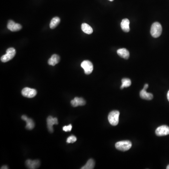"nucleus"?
I'll list each match as a JSON object with an SVG mask.
<instances>
[{"label": "nucleus", "mask_w": 169, "mask_h": 169, "mask_svg": "<svg viewBox=\"0 0 169 169\" xmlns=\"http://www.w3.org/2000/svg\"><path fill=\"white\" fill-rule=\"evenodd\" d=\"M86 103V101L83 98L75 97L71 102V104L73 107L84 106Z\"/></svg>", "instance_id": "ddd939ff"}, {"label": "nucleus", "mask_w": 169, "mask_h": 169, "mask_svg": "<svg viewBox=\"0 0 169 169\" xmlns=\"http://www.w3.org/2000/svg\"><path fill=\"white\" fill-rule=\"evenodd\" d=\"M1 169H8V167H7V166L6 165H4V166H2V167H1Z\"/></svg>", "instance_id": "5701e85b"}, {"label": "nucleus", "mask_w": 169, "mask_h": 169, "mask_svg": "<svg viewBox=\"0 0 169 169\" xmlns=\"http://www.w3.org/2000/svg\"><path fill=\"white\" fill-rule=\"evenodd\" d=\"M21 93L22 95L24 97L32 98L36 96L37 95V91L33 88L25 87L22 90Z\"/></svg>", "instance_id": "423d86ee"}, {"label": "nucleus", "mask_w": 169, "mask_h": 169, "mask_svg": "<svg viewBox=\"0 0 169 169\" xmlns=\"http://www.w3.org/2000/svg\"><path fill=\"white\" fill-rule=\"evenodd\" d=\"M109 1H113L114 0H109Z\"/></svg>", "instance_id": "a878e982"}, {"label": "nucleus", "mask_w": 169, "mask_h": 169, "mask_svg": "<svg viewBox=\"0 0 169 169\" xmlns=\"http://www.w3.org/2000/svg\"><path fill=\"white\" fill-rule=\"evenodd\" d=\"M117 53L118 56H120L122 58L125 59H128L130 56L129 52L126 49H119L117 50Z\"/></svg>", "instance_id": "2eb2a0df"}, {"label": "nucleus", "mask_w": 169, "mask_h": 169, "mask_svg": "<svg viewBox=\"0 0 169 169\" xmlns=\"http://www.w3.org/2000/svg\"><path fill=\"white\" fill-rule=\"evenodd\" d=\"M60 22V19L59 17H57V16L54 17L50 22V25H49L50 28L51 29H54L56 28V27L59 24Z\"/></svg>", "instance_id": "6ab92c4d"}, {"label": "nucleus", "mask_w": 169, "mask_h": 169, "mask_svg": "<svg viewBox=\"0 0 169 169\" xmlns=\"http://www.w3.org/2000/svg\"><path fill=\"white\" fill-rule=\"evenodd\" d=\"M131 85V81L130 79L124 78L122 79V85L120 88L123 89L124 87H128Z\"/></svg>", "instance_id": "aec40b11"}, {"label": "nucleus", "mask_w": 169, "mask_h": 169, "mask_svg": "<svg viewBox=\"0 0 169 169\" xmlns=\"http://www.w3.org/2000/svg\"><path fill=\"white\" fill-rule=\"evenodd\" d=\"M119 115L120 112L117 110H113L109 113L108 120L110 125L113 126H116L118 125Z\"/></svg>", "instance_id": "7ed1b4c3"}, {"label": "nucleus", "mask_w": 169, "mask_h": 169, "mask_svg": "<svg viewBox=\"0 0 169 169\" xmlns=\"http://www.w3.org/2000/svg\"><path fill=\"white\" fill-rule=\"evenodd\" d=\"M81 29L84 33L90 34L93 32V28L87 23H83L81 25Z\"/></svg>", "instance_id": "f3484780"}, {"label": "nucleus", "mask_w": 169, "mask_h": 169, "mask_svg": "<svg viewBox=\"0 0 169 169\" xmlns=\"http://www.w3.org/2000/svg\"><path fill=\"white\" fill-rule=\"evenodd\" d=\"M167 99H168V100L169 102V90L168 91V93H167Z\"/></svg>", "instance_id": "b1692460"}, {"label": "nucleus", "mask_w": 169, "mask_h": 169, "mask_svg": "<svg viewBox=\"0 0 169 169\" xmlns=\"http://www.w3.org/2000/svg\"><path fill=\"white\" fill-rule=\"evenodd\" d=\"M16 53V51L15 49L13 48H9L6 51V53L1 57V60L4 63L9 61L14 58Z\"/></svg>", "instance_id": "20e7f679"}, {"label": "nucleus", "mask_w": 169, "mask_h": 169, "mask_svg": "<svg viewBox=\"0 0 169 169\" xmlns=\"http://www.w3.org/2000/svg\"><path fill=\"white\" fill-rule=\"evenodd\" d=\"M166 169H169V165H168V166H167V168H166Z\"/></svg>", "instance_id": "393cba45"}, {"label": "nucleus", "mask_w": 169, "mask_h": 169, "mask_svg": "<svg viewBox=\"0 0 169 169\" xmlns=\"http://www.w3.org/2000/svg\"><path fill=\"white\" fill-rule=\"evenodd\" d=\"M95 165V162L93 159H90L88 160L87 163L83 166L82 169H93Z\"/></svg>", "instance_id": "a211bd4d"}, {"label": "nucleus", "mask_w": 169, "mask_h": 169, "mask_svg": "<svg viewBox=\"0 0 169 169\" xmlns=\"http://www.w3.org/2000/svg\"><path fill=\"white\" fill-rule=\"evenodd\" d=\"M77 139L76 137L74 135H71L67 138L66 142L68 143H73L77 141Z\"/></svg>", "instance_id": "412c9836"}, {"label": "nucleus", "mask_w": 169, "mask_h": 169, "mask_svg": "<svg viewBox=\"0 0 169 169\" xmlns=\"http://www.w3.org/2000/svg\"><path fill=\"white\" fill-rule=\"evenodd\" d=\"M7 28L11 32L19 31L22 29V26L19 24L16 23L11 20H9L7 24Z\"/></svg>", "instance_id": "9d476101"}, {"label": "nucleus", "mask_w": 169, "mask_h": 169, "mask_svg": "<svg viewBox=\"0 0 169 169\" xmlns=\"http://www.w3.org/2000/svg\"><path fill=\"white\" fill-rule=\"evenodd\" d=\"M130 21L128 19H125L122 20L121 23V28L125 32L127 33L130 31Z\"/></svg>", "instance_id": "dca6fc26"}, {"label": "nucleus", "mask_w": 169, "mask_h": 169, "mask_svg": "<svg viewBox=\"0 0 169 169\" xmlns=\"http://www.w3.org/2000/svg\"><path fill=\"white\" fill-rule=\"evenodd\" d=\"M162 32V27L158 22H155L152 24L151 27L150 33L152 37L158 38Z\"/></svg>", "instance_id": "f257e3e1"}, {"label": "nucleus", "mask_w": 169, "mask_h": 169, "mask_svg": "<svg viewBox=\"0 0 169 169\" xmlns=\"http://www.w3.org/2000/svg\"><path fill=\"white\" fill-rule=\"evenodd\" d=\"M60 60V57L57 54H54L52 55V57L49 59L48 64L49 65L51 66H54L59 63Z\"/></svg>", "instance_id": "4468645a"}, {"label": "nucleus", "mask_w": 169, "mask_h": 169, "mask_svg": "<svg viewBox=\"0 0 169 169\" xmlns=\"http://www.w3.org/2000/svg\"><path fill=\"white\" fill-rule=\"evenodd\" d=\"M81 67L84 70V73L89 75L93 71V64L88 60H84L81 64Z\"/></svg>", "instance_id": "39448f33"}, {"label": "nucleus", "mask_w": 169, "mask_h": 169, "mask_svg": "<svg viewBox=\"0 0 169 169\" xmlns=\"http://www.w3.org/2000/svg\"><path fill=\"white\" fill-rule=\"evenodd\" d=\"M155 134L158 136H163L169 135V127L167 125L159 126L155 130Z\"/></svg>", "instance_id": "6e6552de"}, {"label": "nucleus", "mask_w": 169, "mask_h": 169, "mask_svg": "<svg viewBox=\"0 0 169 169\" xmlns=\"http://www.w3.org/2000/svg\"><path fill=\"white\" fill-rule=\"evenodd\" d=\"M47 123L49 132L52 133L54 131L53 126L54 125H58V119L57 117H53L52 116H49L47 119Z\"/></svg>", "instance_id": "0eeeda50"}, {"label": "nucleus", "mask_w": 169, "mask_h": 169, "mask_svg": "<svg viewBox=\"0 0 169 169\" xmlns=\"http://www.w3.org/2000/svg\"><path fill=\"white\" fill-rule=\"evenodd\" d=\"M132 144L129 140H123L116 143L115 147L117 150L122 151H126L130 150Z\"/></svg>", "instance_id": "f03ea898"}, {"label": "nucleus", "mask_w": 169, "mask_h": 169, "mask_svg": "<svg viewBox=\"0 0 169 169\" xmlns=\"http://www.w3.org/2000/svg\"><path fill=\"white\" fill-rule=\"evenodd\" d=\"M26 165L29 169H37L40 166V161L39 160H32L28 159L26 162Z\"/></svg>", "instance_id": "9b49d317"}, {"label": "nucleus", "mask_w": 169, "mask_h": 169, "mask_svg": "<svg viewBox=\"0 0 169 169\" xmlns=\"http://www.w3.org/2000/svg\"><path fill=\"white\" fill-rule=\"evenodd\" d=\"M72 125L71 124L67 125V126H64L63 128V131H64V132H70V131H71V130H72Z\"/></svg>", "instance_id": "4be33fe9"}, {"label": "nucleus", "mask_w": 169, "mask_h": 169, "mask_svg": "<svg viewBox=\"0 0 169 169\" xmlns=\"http://www.w3.org/2000/svg\"><path fill=\"white\" fill-rule=\"evenodd\" d=\"M148 87V84H146L144 86L143 89L140 91V95L141 98L147 100H152L153 98V95L151 93H148L146 89Z\"/></svg>", "instance_id": "1a4fd4ad"}, {"label": "nucleus", "mask_w": 169, "mask_h": 169, "mask_svg": "<svg viewBox=\"0 0 169 169\" xmlns=\"http://www.w3.org/2000/svg\"><path fill=\"white\" fill-rule=\"evenodd\" d=\"M23 120L25 121L26 123V128L28 130H32L34 127L35 124L33 119L28 118L26 115H23L21 117Z\"/></svg>", "instance_id": "f8f14e48"}]
</instances>
